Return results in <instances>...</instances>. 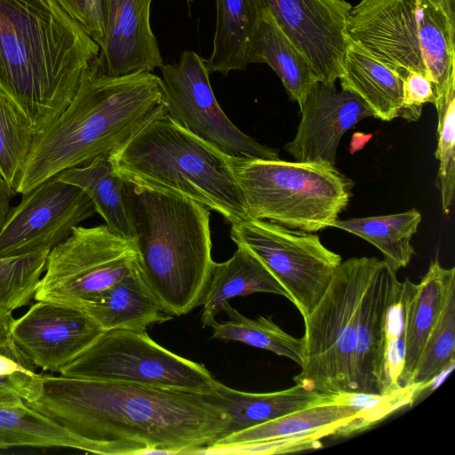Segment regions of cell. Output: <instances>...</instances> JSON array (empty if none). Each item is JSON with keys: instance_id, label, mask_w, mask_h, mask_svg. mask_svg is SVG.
<instances>
[{"instance_id": "obj_1", "label": "cell", "mask_w": 455, "mask_h": 455, "mask_svg": "<svg viewBox=\"0 0 455 455\" xmlns=\"http://www.w3.org/2000/svg\"><path fill=\"white\" fill-rule=\"evenodd\" d=\"M23 402L101 455L200 454L230 421L205 395L61 375L37 373Z\"/></svg>"}, {"instance_id": "obj_2", "label": "cell", "mask_w": 455, "mask_h": 455, "mask_svg": "<svg viewBox=\"0 0 455 455\" xmlns=\"http://www.w3.org/2000/svg\"><path fill=\"white\" fill-rule=\"evenodd\" d=\"M99 52L60 0H0V92L36 135L69 105Z\"/></svg>"}, {"instance_id": "obj_3", "label": "cell", "mask_w": 455, "mask_h": 455, "mask_svg": "<svg viewBox=\"0 0 455 455\" xmlns=\"http://www.w3.org/2000/svg\"><path fill=\"white\" fill-rule=\"evenodd\" d=\"M165 111L160 76L151 72L109 76L92 64L69 105L36 136L15 193L111 155Z\"/></svg>"}, {"instance_id": "obj_4", "label": "cell", "mask_w": 455, "mask_h": 455, "mask_svg": "<svg viewBox=\"0 0 455 455\" xmlns=\"http://www.w3.org/2000/svg\"><path fill=\"white\" fill-rule=\"evenodd\" d=\"M124 204L140 269L164 308L180 316L202 305L215 264L209 209L128 182Z\"/></svg>"}, {"instance_id": "obj_5", "label": "cell", "mask_w": 455, "mask_h": 455, "mask_svg": "<svg viewBox=\"0 0 455 455\" xmlns=\"http://www.w3.org/2000/svg\"><path fill=\"white\" fill-rule=\"evenodd\" d=\"M225 155L166 111L109 155L125 182L197 202L235 224L247 213Z\"/></svg>"}, {"instance_id": "obj_6", "label": "cell", "mask_w": 455, "mask_h": 455, "mask_svg": "<svg viewBox=\"0 0 455 455\" xmlns=\"http://www.w3.org/2000/svg\"><path fill=\"white\" fill-rule=\"evenodd\" d=\"M247 216L316 232L332 227L354 183L335 166L225 155Z\"/></svg>"}, {"instance_id": "obj_7", "label": "cell", "mask_w": 455, "mask_h": 455, "mask_svg": "<svg viewBox=\"0 0 455 455\" xmlns=\"http://www.w3.org/2000/svg\"><path fill=\"white\" fill-rule=\"evenodd\" d=\"M377 258H350L337 267L324 294L304 320V361L293 379L326 396L353 394V358L363 295Z\"/></svg>"}, {"instance_id": "obj_8", "label": "cell", "mask_w": 455, "mask_h": 455, "mask_svg": "<svg viewBox=\"0 0 455 455\" xmlns=\"http://www.w3.org/2000/svg\"><path fill=\"white\" fill-rule=\"evenodd\" d=\"M60 374L205 395L215 379L204 364L169 351L147 331L131 330L103 331Z\"/></svg>"}, {"instance_id": "obj_9", "label": "cell", "mask_w": 455, "mask_h": 455, "mask_svg": "<svg viewBox=\"0 0 455 455\" xmlns=\"http://www.w3.org/2000/svg\"><path fill=\"white\" fill-rule=\"evenodd\" d=\"M138 267L132 239L106 224L77 226L50 251L34 299L80 307Z\"/></svg>"}, {"instance_id": "obj_10", "label": "cell", "mask_w": 455, "mask_h": 455, "mask_svg": "<svg viewBox=\"0 0 455 455\" xmlns=\"http://www.w3.org/2000/svg\"><path fill=\"white\" fill-rule=\"evenodd\" d=\"M230 236L275 276L303 320L314 310L342 261L317 235L266 220L247 217L231 225Z\"/></svg>"}, {"instance_id": "obj_11", "label": "cell", "mask_w": 455, "mask_h": 455, "mask_svg": "<svg viewBox=\"0 0 455 455\" xmlns=\"http://www.w3.org/2000/svg\"><path fill=\"white\" fill-rule=\"evenodd\" d=\"M166 113L189 132L230 156L278 159L279 151L238 129L220 107L206 60L184 51L178 62L160 67Z\"/></svg>"}, {"instance_id": "obj_12", "label": "cell", "mask_w": 455, "mask_h": 455, "mask_svg": "<svg viewBox=\"0 0 455 455\" xmlns=\"http://www.w3.org/2000/svg\"><path fill=\"white\" fill-rule=\"evenodd\" d=\"M403 282L383 259L375 262L361 301L353 358V394L387 395L396 384L398 336L394 320L400 311Z\"/></svg>"}, {"instance_id": "obj_13", "label": "cell", "mask_w": 455, "mask_h": 455, "mask_svg": "<svg viewBox=\"0 0 455 455\" xmlns=\"http://www.w3.org/2000/svg\"><path fill=\"white\" fill-rule=\"evenodd\" d=\"M21 196L0 229V258L52 250L96 213L81 188L55 177Z\"/></svg>"}, {"instance_id": "obj_14", "label": "cell", "mask_w": 455, "mask_h": 455, "mask_svg": "<svg viewBox=\"0 0 455 455\" xmlns=\"http://www.w3.org/2000/svg\"><path fill=\"white\" fill-rule=\"evenodd\" d=\"M12 327V341L35 367L60 371L103 331L83 308L36 300Z\"/></svg>"}, {"instance_id": "obj_15", "label": "cell", "mask_w": 455, "mask_h": 455, "mask_svg": "<svg viewBox=\"0 0 455 455\" xmlns=\"http://www.w3.org/2000/svg\"><path fill=\"white\" fill-rule=\"evenodd\" d=\"M282 30L303 53L317 79L334 84L347 45L345 0H263Z\"/></svg>"}, {"instance_id": "obj_16", "label": "cell", "mask_w": 455, "mask_h": 455, "mask_svg": "<svg viewBox=\"0 0 455 455\" xmlns=\"http://www.w3.org/2000/svg\"><path fill=\"white\" fill-rule=\"evenodd\" d=\"M347 36L403 78L427 76L419 36L417 0H361L351 7Z\"/></svg>"}, {"instance_id": "obj_17", "label": "cell", "mask_w": 455, "mask_h": 455, "mask_svg": "<svg viewBox=\"0 0 455 455\" xmlns=\"http://www.w3.org/2000/svg\"><path fill=\"white\" fill-rule=\"evenodd\" d=\"M301 118L294 139L283 147L298 162L335 166L343 135L372 112L356 94L316 81L299 105Z\"/></svg>"}, {"instance_id": "obj_18", "label": "cell", "mask_w": 455, "mask_h": 455, "mask_svg": "<svg viewBox=\"0 0 455 455\" xmlns=\"http://www.w3.org/2000/svg\"><path fill=\"white\" fill-rule=\"evenodd\" d=\"M153 0H108L106 35L93 63L97 72L120 76L151 72L164 64L150 24Z\"/></svg>"}, {"instance_id": "obj_19", "label": "cell", "mask_w": 455, "mask_h": 455, "mask_svg": "<svg viewBox=\"0 0 455 455\" xmlns=\"http://www.w3.org/2000/svg\"><path fill=\"white\" fill-rule=\"evenodd\" d=\"M455 268L443 267L435 259L419 283L403 281L400 302L401 355L396 384L411 387L426 342L435 326L451 284Z\"/></svg>"}, {"instance_id": "obj_20", "label": "cell", "mask_w": 455, "mask_h": 455, "mask_svg": "<svg viewBox=\"0 0 455 455\" xmlns=\"http://www.w3.org/2000/svg\"><path fill=\"white\" fill-rule=\"evenodd\" d=\"M102 328L147 331L172 319L155 296L140 266L82 307Z\"/></svg>"}, {"instance_id": "obj_21", "label": "cell", "mask_w": 455, "mask_h": 455, "mask_svg": "<svg viewBox=\"0 0 455 455\" xmlns=\"http://www.w3.org/2000/svg\"><path fill=\"white\" fill-rule=\"evenodd\" d=\"M207 396L229 415L230 421L222 437L333 397L308 391L299 384L275 392L249 393L231 388L216 379Z\"/></svg>"}, {"instance_id": "obj_22", "label": "cell", "mask_w": 455, "mask_h": 455, "mask_svg": "<svg viewBox=\"0 0 455 455\" xmlns=\"http://www.w3.org/2000/svg\"><path fill=\"white\" fill-rule=\"evenodd\" d=\"M347 39L342 74L339 78L341 89L362 99L375 118L391 121L399 116L403 105V76Z\"/></svg>"}, {"instance_id": "obj_23", "label": "cell", "mask_w": 455, "mask_h": 455, "mask_svg": "<svg viewBox=\"0 0 455 455\" xmlns=\"http://www.w3.org/2000/svg\"><path fill=\"white\" fill-rule=\"evenodd\" d=\"M256 292L274 293L288 299L284 288L269 269L245 248L237 246L232 257L215 262L203 299L201 321L212 327L217 315L231 299Z\"/></svg>"}, {"instance_id": "obj_24", "label": "cell", "mask_w": 455, "mask_h": 455, "mask_svg": "<svg viewBox=\"0 0 455 455\" xmlns=\"http://www.w3.org/2000/svg\"><path fill=\"white\" fill-rule=\"evenodd\" d=\"M216 24L212 53L207 61L210 73L227 76L243 70L250 46L263 15V0H215Z\"/></svg>"}, {"instance_id": "obj_25", "label": "cell", "mask_w": 455, "mask_h": 455, "mask_svg": "<svg viewBox=\"0 0 455 455\" xmlns=\"http://www.w3.org/2000/svg\"><path fill=\"white\" fill-rule=\"evenodd\" d=\"M251 63L267 64L281 79L290 99L299 105L312 84L319 81L267 7L250 46L248 64Z\"/></svg>"}, {"instance_id": "obj_26", "label": "cell", "mask_w": 455, "mask_h": 455, "mask_svg": "<svg viewBox=\"0 0 455 455\" xmlns=\"http://www.w3.org/2000/svg\"><path fill=\"white\" fill-rule=\"evenodd\" d=\"M54 177L81 188L90 197L96 213L101 216L105 224L112 231L132 239L124 204L125 181L115 172L109 155L97 156Z\"/></svg>"}, {"instance_id": "obj_27", "label": "cell", "mask_w": 455, "mask_h": 455, "mask_svg": "<svg viewBox=\"0 0 455 455\" xmlns=\"http://www.w3.org/2000/svg\"><path fill=\"white\" fill-rule=\"evenodd\" d=\"M419 36L427 76L435 98L455 87V27L429 0H417Z\"/></svg>"}, {"instance_id": "obj_28", "label": "cell", "mask_w": 455, "mask_h": 455, "mask_svg": "<svg viewBox=\"0 0 455 455\" xmlns=\"http://www.w3.org/2000/svg\"><path fill=\"white\" fill-rule=\"evenodd\" d=\"M421 220V213L413 208L388 215L338 219L332 227L354 234L375 246L397 272L410 263L415 253L411 241Z\"/></svg>"}, {"instance_id": "obj_29", "label": "cell", "mask_w": 455, "mask_h": 455, "mask_svg": "<svg viewBox=\"0 0 455 455\" xmlns=\"http://www.w3.org/2000/svg\"><path fill=\"white\" fill-rule=\"evenodd\" d=\"M25 446L84 451L81 439L23 401L0 403V450Z\"/></svg>"}, {"instance_id": "obj_30", "label": "cell", "mask_w": 455, "mask_h": 455, "mask_svg": "<svg viewBox=\"0 0 455 455\" xmlns=\"http://www.w3.org/2000/svg\"><path fill=\"white\" fill-rule=\"evenodd\" d=\"M228 320L212 324V338L237 341L287 357L300 367L304 361V342L285 332L269 316L249 318L229 303L223 309Z\"/></svg>"}, {"instance_id": "obj_31", "label": "cell", "mask_w": 455, "mask_h": 455, "mask_svg": "<svg viewBox=\"0 0 455 455\" xmlns=\"http://www.w3.org/2000/svg\"><path fill=\"white\" fill-rule=\"evenodd\" d=\"M36 136L27 115L0 92V175L14 192Z\"/></svg>"}, {"instance_id": "obj_32", "label": "cell", "mask_w": 455, "mask_h": 455, "mask_svg": "<svg viewBox=\"0 0 455 455\" xmlns=\"http://www.w3.org/2000/svg\"><path fill=\"white\" fill-rule=\"evenodd\" d=\"M455 362V283L449 288L438 321L430 333L411 386L422 391L430 387Z\"/></svg>"}, {"instance_id": "obj_33", "label": "cell", "mask_w": 455, "mask_h": 455, "mask_svg": "<svg viewBox=\"0 0 455 455\" xmlns=\"http://www.w3.org/2000/svg\"><path fill=\"white\" fill-rule=\"evenodd\" d=\"M50 251L0 258V309L12 312L34 299Z\"/></svg>"}, {"instance_id": "obj_34", "label": "cell", "mask_w": 455, "mask_h": 455, "mask_svg": "<svg viewBox=\"0 0 455 455\" xmlns=\"http://www.w3.org/2000/svg\"><path fill=\"white\" fill-rule=\"evenodd\" d=\"M437 111V148L435 153L439 162L436 187L441 196L442 210L448 215L455 190V87L435 98Z\"/></svg>"}, {"instance_id": "obj_35", "label": "cell", "mask_w": 455, "mask_h": 455, "mask_svg": "<svg viewBox=\"0 0 455 455\" xmlns=\"http://www.w3.org/2000/svg\"><path fill=\"white\" fill-rule=\"evenodd\" d=\"M335 436L327 429L304 433L289 437L227 446H210L201 454H282L322 447L321 440Z\"/></svg>"}, {"instance_id": "obj_36", "label": "cell", "mask_w": 455, "mask_h": 455, "mask_svg": "<svg viewBox=\"0 0 455 455\" xmlns=\"http://www.w3.org/2000/svg\"><path fill=\"white\" fill-rule=\"evenodd\" d=\"M75 20L101 45L107 28L108 0H60Z\"/></svg>"}, {"instance_id": "obj_37", "label": "cell", "mask_w": 455, "mask_h": 455, "mask_svg": "<svg viewBox=\"0 0 455 455\" xmlns=\"http://www.w3.org/2000/svg\"><path fill=\"white\" fill-rule=\"evenodd\" d=\"M435 100L433 84L427 76L410 72L403 77V105L399 116L408 121H416L421 116L423 105L434 104Z\"/></svg>"}, {"instance_id": "obj_38", "label": "cell", "mask_w": 455, "mask_h": 455, "mask_svg": "<svg viewBox=\"0 0 455 455\" xmlns=\"http://www.w3.org/2000/svg\"><path fill=\"white\" fill-rule=\"evenodd\" d=\"M36 374L0 375V403L22 402L28 391L33 377Z\"/></svg>"}, {"instance_id": "obj_39", "label": "cell", "mask_w": 455, "mask_h": 455, "mask_svg": "<svg viewBox=\"0 0 455 455\" xmlns=\"http://www.w3.org/2000/svg\"><path fill=\"white\" fill-rule=\"evenodd\" d=\"M16 193L0 175V229L11 209L10 204Z\"/></svg>"}, {"instance_id": "obj_40", "label": "cell", "mask_w": 455, "mask_h": 455, "mask_svg": "<svg viewBox=\"0 0 455 455\" xmlns=\"http://www.w3.org/2000/svg\"><path fill=\"white\" fill-rule=\"evenodd\" d=\"M14 320L12 312L0 309V348L12 343V327Z\"/></svg>"}, {"instance_id": "obj_41", "label": "cell", "mask_w": 455, "mask_h": 455, "mask_svg": "<svg viewBox=\"0 0 455 455\" xmlns=\"http://www.w3.org/2000/svg\"><path fill=\"white\" fill-rule=\"evenodd\" d=\"M433 4L440 6L447 16L454 20V0H429Z\"/></svg>"}, {"instance_id": "obj_42", "label": "cell", "mask_w": 455, "mask_h": 455, "mask_svg": "<svg viewBox=\"0 0 455 455\" xmlns=\"http://www.w3.org/2000/svg\"><path fill=\"white\" fill-rule=\"evenodd\" d=\"M186 1L188 4V12L190 13V8H191V4L193 3V0H186Z\"/></svg>"}]
</instances>
